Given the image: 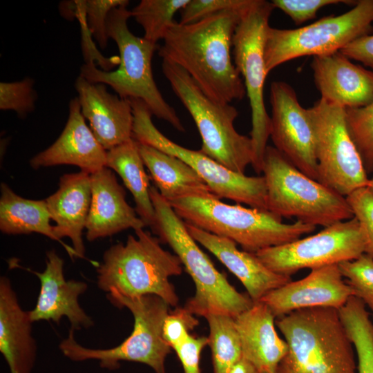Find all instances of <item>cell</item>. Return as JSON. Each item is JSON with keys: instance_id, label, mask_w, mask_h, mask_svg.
Returning <instances> with one entry per match:
<instances>
[{"instance_id": "3957f363", "label": "cell", "mask_w": 373, "mask_h": 373, "mask_svg": "<svg viewBox=\"0 0 373 373\" xmlns=\"http://www.w3.org/2000/svg\"><path fill=\"white\" fill-rule=\"evenodd\" d=\"M150 196L155 210L153 233L169 245L195 284V294L184 307L191 314L203 317L222 314L233 318L250 308L254 302L249 295L238 291L215 267L190 235L185 222L155 186H151Z\"/></svg>"}, {"instance_id": "9c48e42d", "label": "cell", "mask_w": 373, "mask_h": 373, "mask_svg": "<svg viewBox=\"0 0 373 373\" xmlns=\"http://www.w3.org/2000/svg\"><path fill=\"white\" fill-rule=\"evenodd\" d=\"M162 69L195 123L202 139L200 151L231 171L245 174L253 160V146L250 137L240 134L234 127L238 110L209 98L178 65L162 60Z\"/></svg>"}, {"instance_id": "7bdbcfd3", "label": "cell", "mask_w": 373, "mask_h": 373, "mask_svg": "<svg viewBox=\"0 0 373 373\" xmlns=\"http://www.w3.org/2000/svg\"><path fill=\"white\" fill-rule=\"evenodd\" d=\"M367 189L371 191V193L373 194V177L372 178H369L367 184Z\"/></svg>"}, {"instance_id": "9a60e30c", "label": "cell", "mask_w": 373, "mask_h": 373, "mask_svg": "<svg viewBox=\"0 0 373 373\" xmlns=\"http://www.w3.org/2000/svg\"><path fill=\"white\" fill-rule=\"evenodd\" d=\"M270 136L274 147L298 170L317 180L316 137L308 108L300 104L294 89L285 82L270 86Z\"/></svg>"}, {"instance_id": "30bf717a", "label": "cell", "mask_w": 373, "mask_h": 373, "mask_svg": "<svg viewBox=\"0 0 373 373\" xmlns=\"http://www.w3.org/2000/svg\"><path fill=\"white\" fill-rule=\"evenodd\" d=\"M373 32V0H358L349 11L329 15L296 29L269 26L265 45L267 73L296 58L323 56L340 51Z\"/></svg>"}, {"instance_id": "44dd1931", "label": "cell", "mask_w": 373, "mask_h": 373, "mask_svg": "<svg viewBox=\"0 0 373 373\" xmlns=\"http://www.w3.org/2000/svg\"><path fill=\"white\" fill-rule=\"evenodd\" d=\"M90 184L91 202L85 227L88 241L146 226L127 202L126 191L111 169L104 167L90 174Z\"/></svg>"}, {"instance_id": "ffe728a7", "label": "cell", "mask_w": 373, "mask_h": 373, "mask_svg": "<svg viewBox=\"0 0 373 373\" xmlns=\"http://www.w3.org/2000/svg\"><path fill=\"white\" fill-rule=\"evenodd\" d=\"M311 68L321 99L345 108L373 102V71L354 64L340 51L314 57Z\"/></svg>"}, {"instance_id": "4316f807", "label": "cell", "mask_w": 373, "mask_h": 373, "mask_svg": "<svg viewBox=\"0 0 373 373\" xmlns=\"http://www.w3.org/2000/svg\"><path fill=\"white\" fill-rule=\"evenodd\" d=\"M45 200H34L16 194L6 184H1L0 230L9 235L37 233L59 242L73 259L76 254L73 247L60 240L55 235Z\"/></svg>"}, {"instance_id": "484cf974", "label": "cell", "mask_w": 373, "mask_h": 373, "mask_svg": "<svg viewBox=\"0 0 373 373\" xmlns=\"http://www.w3.org/2000/svg\"><path fill=\"white\" fill-rule=\"evenodd\" d=\"M138 146L155 188L167 202L213 194L199 174L182 160L147 144L138 142Z\"/></svg>"}, {"instance_id": "ba28073f", "label": "cell", "mask_w": 373, "mask_h": 373, "mask_svg": "<svg viewBox=\"0 0 373 373\" xmlns=\"http://www.w3.org/2000/svg\"><path fill=\"white\" fill-rule=\"evenodd\" d=\"M268 211L313 226L328 227L354 218L346 197L304 174L274 146L263 157Z\"/></svg>"}, {"instance_id": "7c38bea8", "label": "cell", "mask_w": 373, "mask_h": 373, "mask_svg": "<svg viewBox=\"0 0 373 373\" xmlns=\"http://www.w3.org/2000/svg\"><path fill=\"white\" fill-rule=\"evenodd\" d=\"M133 109L132 138L182 160L207 183L218 198L243 203L251 208L267 209L265 179L262 176H247L218 163L200 151L182 146L162 134L154 125L149 106L141 99H128Z\"/></svg>"}, {"instance_id": "4dcf8cb0", "label": "cell", "mask_w": 373, "mask_h": 373, "mask_svg": "<svg viewBox=\"0 0 373 373\" xmlns=\"http://www.w3.org/2000/svg\"><path fill=\"white\" fill-rule=\"evenodd\" d=\"M353 344L357 359V373H373V322L365 307L356 306L341 316Z\"/></svg>"}, {"instance_id": "5bb4252c", "label": "cell", "mask_w": 373, "mask_h": 373, "mask_svg": "<svg viewBox=\"0 0 373 373\" xmlns=\"http://www.w3.org/2000/svg\"><path fill=\"white\" fill-rule=\"evenodd\" d=\"M365 240L357 219L336 222L318 233L256 253L275 273L291 276L310 269L353 260L365 254Z\"/></svg>"}, {"instance_id": "74e56055", "label": "cell", "mask_w": 373, "mask_h": 373, "mask_svg": "<svg viewBox=\"0 0 373 373\" xmlns=\"http://www.w3.org/2000/svg\"><path fill=\"white\" fill-rule=\"evenodd\" d=\"M356 1L350 0H273L274 8L288 15L297 25H300L316 17L322 8L339 3L354 6Z\"/></svg>"}, {"instance_id": "277c9868", "label": "cell", "mask_w": 373, "mask_h": 373, "mask_svg": "<svg viewBox=\"0 0 373 373\" xmlns=\"http://www.w3.org/2000/svg\"><path fill=\"white\" fill-rule=\"evenodd\" d=\"M168 202L185 222L230 239L244 251L254 254L294 241L316 229V226L298 220L284 223L282 218L268 210L225 204L214 194L187 196Z\"/></svg>"}, {"instance_id": "e0dca14e", "label": "cell", "mask_w": 373, "mask_h": 373, "mask_svg": "<svg viewBox=\"0 0 373 373\" xmlns=\"http://www.w3.org/2000/svg\"><path fill=\"white\" fill-rule=\"evenodd\" d=\"M64 265V260L55 250H50L46 252L44 271H31L39 280L40 289L35 307L29 311L30 318L32 322L52 321L59 324L65 316L75 331L89 328L93 321L78 301L88 285L82 280H66Z\"/></svg>"}, {"instance_id": "52a82bcc", "label": "cell", "mask_w": 373, "mask_h": 373, "mask_svg": "<svg viewBox=\"0 0 373 373\" xmlns=\"http://www.w3.org/2000/svg\"><path fill=\"white\" fill-rule=\"evenodd\" d=\"M107 299L113 305L127 308L134 318L131 335L117 346L108 349L88 348L75 340V330L70 329L68 336L59 348L73 361L97 360L102 368L115 370L120 361L144 363L155 373H166L165 360L171 347L163 336V326L169 315L170 305L156 295L125 296L115 289L107 293Z\"/></svg>"}, {"instance_id": "d6a6232c", "label": "cell", "mask_w": 373, "mask_h": 373, "mask_svg": "<svg viewBox=\"0 0 373 373\" xmlns=\"http://www.w3.org/2000/svg\"><path fill=\"white\" fill-rule=\"evenodd\" d=\"M346 283L366 307L373 311V258L366 254L338 264Z\"/></svg>"}, {"instance_id": "6da1fadb", "label": "cell", "mask_w": 373, "mask_h": 373, "mask_svg": "<svg viewBox=\"0 0 373 373\" xmlns=\"http://www.w3.org/2000/svg\"><path fill=\"white\" fill-rule=\"evenodd\" d=\"M251 1L193 23L176 22L157 48L162 60L182 68L209 98L220 104L246 95L231 50L235 30Z\"/></svg>"}, {"instance_id": "ab89813d", "label": "cell", "mask_w": 373, "mask_h": 373, "mask_svg": "<svg viewBox=\"0 0 373 373\" xmlns=\"http://www.w3.org/2000/svg\"><path fill=\"white\" fill-rule=\"evenodd\" d=\"M207 345V337L190 334L184 343L173 349L182 363L184 373H202L200 358Z\"/></svg>"}, {"instance_id": "d590c367", "label": "cell", "mask_w": 373, "mask_h": 373, "mask_svg": "<svg viewBox=\"0 0 373 373\" xmlns=\"http://www.w3.org/2000/svg\"><path fill=\"white\" fill-rule=\"evenodd\" d=\"M346 199L363 233L365 254L373 258V194L365 186L354 191Z\"/></svg>"}, {"instance_id": "f35d334b", "label": "cell", "mask_w": 373, "mask_h": 373, "mask_svg": "<svg viewBox=\"0 0 373 373\" xmlns=\"http://www.w3.org/2000/svg\"><path fill=\"white\" fill-rule=\"evenodd\" d=\"M198 325V320L185 307L176 308L169 312L164 321V338L173 350L184 342L191 334L190 331Z\"/></svg>"}, {"instance_id": "1f68e13d", "label": "cell", "mask_w": 373, "mask_h": 373, "mask_svg": "<svg viewBox=\"0 0 373 373\" xmlns=\"http://www.w3.org/2000/svg\"><path fill=\"white\" fill-rule=\"evenodd\" d=\"M348 131L367 172L373 171V102L356 108H345Z\"/></svg>"}, {"instance_id": "e575fe53", "label": "cell", "mask_w": 373, "mask_h": 373, "mask_svg": "<svg viewBox=\"0 0 373 373\" xmlns=\"http://www.w3.org/2000/svg\"><path fill=\"white\" fill-rule=\"evenodd\" d=\"M79 6L86 19L91 35L102 48H106L108 42L106 21L111 11L117 7L127 6L128 0H78Z\"/></svg>"}, {"instance_id": "8fae6325", "label": "cell", "mask_w": 373, "mask_h": 373, "mask_svg": "<svg viewBox=\"0 0 373 373\" xmlns=\"http://www.w3.org/2000/svg\"><path fill=\"white\" fill-rule=\"evenodd\" d=\"M274 8L271 1L252 0L233 37L234 64L244 79L251 111V166L258 174L262 172L263 157L270 136V116L264 101V86L268 75L265 45L269 18Z\"/></svg>"}, {"instance_id": "60d3db41", "label": "cell", "mask_w": 373, "mask_h": 373, "mask_svg": "<svg viewBox=\"0 0 373 373\" xmlns=\"http://www.w3.org/2000/svg\"><path fill=\"white\" fill-rule=\"evenodd\" d=\"M340 52L351 60L361 62L373 71V35L356 39Z\"/></svg>"}, {"instance_id": "b9f144b4", "label": "cell", "mask_w": 373, "mask_h": 373, "mask_svg": "<svg viewBox=\"0 0 373 373\" xmlns=\"http://www.w3.org/2000/svg\"><path fill=\"white\" fill-rule=\"evenodd\" d=\"M228 373H259V372L251 363L242 358Z\"/></svg>"}, {"instance_id": "f1b7e54d", "label": "cell", "mask_w": 373, "mask_h": 373, "mask_svg": "<svg viewBox=\"0 0 373 373\" xmlns=\"http://www.w3.org/2000/svg\"><path fill=\"white\" fill-rule=\"evenodd\" d=\"M209 327L208 345L213 373H228L242 358L241 343L233 317L222 314L204 316Z\"/></svg>"}, {"instance_id": "2e32d148", "label": "cell", "mask_w": 373, "mask_h": 373, "mask_svg": "<svg viewBox=\"0 0 373 373\" xmlns=\"http://www.w3.org/2000/svg\"><path fill=\"white\" fill-rule=\"evenodd\" d=\"M354 293L346 283L338 264L311 269L305 278L289 281L260 299L276 318L310 307L339 309Z\"/></svg>"}, {"instance_id": "5b68a950", "label": "cell", "mask_w": 373, "mask_h": 373, "mask_svg": "<svg viewBox=\"0 0 373 373\" xmlns=\"http://www.w3.org/2000/svg\"><path fill=\"white\" fill-rule=\"evenodd\" d=\"M135 233L125 244L117 243L104 251L97 269V287L128 297L156 295L170 306H177L179 298L170 278L182 274L180 260L164 249L149 231L139 229Z\"/></svg>"}, {"instance_id": "d4e9b609", "label": "cell", "mask_w": 373, "mask_h": 373, "mask_svg": "<svg viewBox=\"0 0 373 373\" xmlns=\"http://www.w3.org/2000/svg\"><path fill=\"white\" fill-rule=\"evenodd\" d=\"M275 316L264 303L255 302L235 317L242 358L259 372L276 373L288 350L275 328Z\"/></svg>"}, {"instance_id": "7a4b0ae2", "label": "cell", "mask_w": 373, "mask_h": 373, "mask_svg": "<svg viewBox=\"0 0 373 373\" xmlns=\"http://www.w3.org/2000/svg\"><path fill=\"white\" fill-rule=\"evenodd\" d=\"M288 350L276 373H357L353 344L333 307H310L278 318Z\"/></svg>"}, {"instance_id": "83f0119b", "label": "cell", "mask_w": 373, "mask_h": 373, "mask_svg": "<svg viewBox=\"0 0 373 373\" xmlns=\"http://www.w3.org/2000/svg\"><path fill=\"white\" fill-rule=\"evenodd\" d=\"M138 142L133 138L106 151V167L120 176L133 197L137 216L146 226L151 227L154 222L155 210Z\"/></svg>"}, {"instance_id": "ac0fdd59", "label": "cell", "mask_w": 373, "mask_h": 373, "mask_svg": "<svg viewBox=\"0 0 373 373\" xmlns=\"http://www.w3.org/2000/svg\"><path fill=\"white\" fill-rule=\"evenodd\" d=\"M106 86L80 75L75 82L82 113L97 141L108 151L132 139L133 114L129 99L108 93Z\"/></svg>"}, {"instance_id": "ee69618b", "label": "cell", "mask_w": 373, "mask_h": 373, "mask_svg": "<svg viewBox=\"0 0 373 373\" xmlns=\"http://www.w3.org/2000/svg\"><path fill=\"white\" fill-rule=\"evenodd\" d=\"M259 373H269V372H259Z\"/></svg>"}, {"instance_id": "7402d4cb", "label": "cell", "mask_w": 373, "mask_h": 373, "mask_svg": "<svg viewBox=\"0 0 373 373\" xmlns=\"http://www.w3.org/2000/svg\"><path fill=\"white\" fill-rule=\"evenodd\" d=\"M185 224L193 239L212 253L238 278L254 303L291 280L290 276L269 269L256 254L239 250L233 240Z\"/></svg>"}, {"instance_id": "cb8c5ba5", "label": "cell", "mask_w": 373, "mask_h": 373, "mask_svg": "<svg viewBox=\"0 0 373 373\" xmlns=\"http://www.w3.org/2000/svg\"><path fill=\"white\" fill-rule=\"evenodd\" d=\"M57 237L69 238L76 258H85L82 232L86 227L90 202V174L80 171L61 175L59 188L46 200ZM62 241V240H61Z\"/></svg>"}, {"instance_id": "f546056e", "label": "cell", "mask_w": 373, "mask_h": 373, "mask_svg": "<svg viewBox=\"0 0 373 373\" xmlns=\"http://www.w3.org/2000/svg\"><path fill=\"white\" fill-rule=\"evenodd\" d=\"M189 0H142L131 10L132 17L142 27L144 37L153 43L164 39L176 23L175 13Z\"/></svg>"}, {"instance_id": "8d00e7d4", "label": "cell", "mask_w": 373, "mask_h": 373, "mask_svg": "<svg viewBox=\"0 0 373 373\" xmlns=\"http://www.w3.org/2000/svg\"><path fill=\"white\" fill-rule=\"evenodd\" d=\"M249 0H189L180 10L181 24L198 22L215 14L245 6Z\"/></svg>"}, {"instance_id": "d6986e66", "label": "cell", "mask_w": 373, "mask_h": 373, "mask_svg": "<svg viewBox=\"0 0 373 373\" xmlns=\"http://www.w3.org/2000/svg\"><path fill=\"white\" fill-rule=\"evenodd\" d=\"M68 113L59 137L30 159L32 169L68 164L92 174L106 167V151L86 124L77 97L70 101Z\"/></svg>"}, {"instance_id": "4fadbf2b", "label": "cell", "mask_w": 373, "mask_h": 373, "mask_svg": "<svg viewBox=\"0 0 373 373\" xmlns=\"http://www.w3.org/2000/svg\"><path fill=\"white\" fill-rule=\"evenodd\" d=\"M308 110L316 137L318 181L345 197L367 186L369 178L348 131L345 108L320 98Z\"/></svg>"}, {"instance_id": "8992f818", "label": "cell", "mask_w": 373, "mask_h": 373, "mask_svg": "<svg viewBox=\"0 0 373 373\" xmlns=\"http://www.w3.org/2000/svg\"><path fill=\"white\" fill-rule=\"evenodd\" d=\"M131 17V11L120 6L113 9L107 18L108 37L115 41L119 52L118 68L101 70L92 61L82 66L79 75L90 82L109 86L122 98L142 100L153 115L184 132L176 111L164 99L153 77L152 59L157 44L131 32L127 23Z\"/></svg>"}, {"instance_id": "836d02e7", "label": "cell", "mask_w": 373, "mask_h": 373, "mask_svg": "<svg viewBox=\"0 0 373 373\" xmlns=\"http://www.w3.org/2000/svg\"><path fill=\"white\" fill-rule=\"evenodd\" d=\"M35 81L26 77L19 81L0 83V109L14 111L21 118L32 112L37 99Z\"/></svg>"}, {"instance_id": "603a6c76", "label": "cell", "mask_w": 373, "mask_h": 373, "mask_svg": "<svg viewBox=\"0 0 373 373\" xmlns=\"http://www.w3.org/2000/svg\"><path fill=\"white\" fill-rule=\"evenodd\" d=\"M29 311L21 307L6 276L0 278V352L10 373H32L37 357Z\"/></svg>"}]
</instances>
